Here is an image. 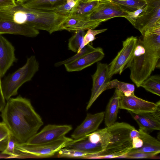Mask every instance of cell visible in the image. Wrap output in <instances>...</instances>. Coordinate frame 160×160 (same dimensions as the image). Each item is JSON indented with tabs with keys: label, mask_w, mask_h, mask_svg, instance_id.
<instances>
[{
	"label": "cell",
	"mask_w": 160,
	"mask_h": 160,
	"mask_svg": "<svg viewBox=\"0 0 160 160\" xmlns=\"http://www.w3.org/2000/svg\"><path fill=\"white\" fill-rule=\"evenodd\" d=\"M1 112L2 122L19 143L26 142L43 124L30 100L20 95L8 100Z\"/></svg>",
	"instance_id": "cell-1"
},
{
	"label": "cell",
	"mask_w": 160,
	"mask_h": 160,
	"mask_svg": "<svg viewBox=\"0 0 160 160\" xmlns=\"http://www.w3.org/2000/svg\"><path fill=\"white\" fill-rule=\"evenodd\" d=\"M160 61V28L138 39L132 57L126 68L130 78L137 87L150 76Z\"/></svg>",
	"instance_id": "cell-2"
},
{
	"label": "cell",
	"mask_w": 160,
	"mask_h": 160,
	"mask_svg": "<svg viewBox=\"0 0 160 160\" xmlns=\"http://www.w3.org/2000/svg\"><path fill=\"white\" fill-rule=\"evenodd\" d=\"M135 128L124 122H116L98 130L103 151L91 154L89 159L122 158L132 149L130 134Z\"/></svg>",
	"instance_id": "cell-3"
},
{
	"label": "cell",
	"mask_w": 160,
	"mask_h": 160,
	"mask_svg": "<svg viewBox=\"0 0 160 160\" xmlns=\"http://www.w3.org/2000/svg\"><path fill=\"white\" fill-rule=\"evenodd\" d=\"M39 64L34 56L28 58L25 64L2 82V89L5 100L16 95L19 88L30 81L39 70Z\"/></svg>",
	"instance_id": "cell-4"
},
{
	"label": "cell",
	"mask_w": 160,
	"mask_h": 160,
	"mask_svg": "<svg viewBox=\"0 0 160 160\" xmlns=\"http://www.w3.org/2000/svg\"><path fill=\"white\" fill-rule=\"evenodd\" d=\"M27 15L26 24L35 29L46 31L50 34L63 30L62 24L67 16L51 10H45L25 7Z\"/></svg>",
	"instance_id": "cell-5"
},
{
	"label": "cell",
	"mask_w": 160,
	"mask_h": 160,
	"mask_svg": "<svg viewBox=\"0 0 160 160\" xmlns=\"http://www.w3.org/2000/svg\"><path fill=\"white\" fill-rule=\"evenodd\" d=\"M73 140L65 136L56 140L46 143L31 144L18 142L15 144V150L18 158H47L53 156Z\"/></svg>",
	"instance_id": "cell-6"
},
{
	"label": "cell",
	"mask_w": 160,
	"mask_h": 160,
	"mask_svg": "<svg viewBox=\"0 0 160 160\" xmlns=\"http://www.w3.org/2000/svg\"><path fill=\"white\" fill-rule=\"evenodd\" d=\"M146 10L137 18L134 27L142 35L147 31L160 27V0H145Z\"/></svg>",
	"instance_id": "cell-7"
},
{
	"label": "cell",
	"mask_w": 160,
	"mask_h": 160,
	"mask_svg": "<svg viewBox=\"0 0 160 160\" xmlns=\"http://www.w3.org/2000/svg\"><path fill=\"white\" fill-rule=\"evenodd\" d=\"M137 37L132 36L122 42V47L116 57L108 65L109 76L111 78L114 74H121L126 69L131 59L138 41Z\"/></svg>",
	"instance_id": "cell-8"
},
{
	"label": "cell",
	"mask_w": 160,
	"mask_h": 160,
	"mask_svg": "<svg viewBox=\"0 0 160 160\" xmlns=\"http://www.w3.org/2000/svg\"><path fill=\"white\" fill-rule=\"evenodd\" d=\"M72 129L70 125L48 124L38 133L30 138L26 142L37 144L52 142L64 136Z\"/></svg>",
	"instance_id": "cell-9"
},
{
	"label": "cell",
	"mask_w": 160,
	"mask_h": 160,
	"mask_svg": "<svg viewBox=\"0 0 160 160\" xmlns=\"http://www.w3.org/2000/svg\"><path fill=\"white\" fill-rule=\"evenodd\" d=\"M92 86L89 100L86 107L88 110L94 102L104 91L106 90L108 83L111 78L109 76L108 65L106 63L99 62L96 70L92 76Z\"/></svg>",
	"instance_id": "cell-10"
},
{
	"label": "cell",
	"mask_w": 160,
	"mask_h": 160,
	"mask_svg": "<svg viewBox=\"0 0 160 160\" xmlns=\"http://www.w3.org/2000/svg\"><path fill=\"white\" fill-rule=\"evenodd\" d=\"M130 11L112 2L99 1L98 6L89 16L92 20L105 22L117 17L125 18Z\"/></svg>",
	"instance_id": "cell-11"
},
{
	"label": "cell",
	"mask_w": 160,
	"mask_h": 160,
	"mask_svg": "<svg viewBox=\"0 0 160 160\" xmlns=\"http://www.w3.org/2000/svg\"><path fill=\"white\" fill-rule=\"evenodd\" d=\"M160 106V100L154 103L139 98L135 95L126 96L122 93L120 98L119 109L135 113L153 112Z\"/></svg>",
	"instance_id": "cell-12"
},
{
	"label": "cell",
	"mask_w": 160,
	"mask_h": 160,
	"mask_svg": "<svg viewBox=\"0 0 160 160\" xmlns=\"http://www.w3.org/2000/svg\"><path fill=\"white\" fill-rule=\"evenodd\" d=\"M128 111L138 123L139 129L147 133L160 130V106L152 112L135 113Z\"/></svg>",
	"instance_id": "cell-13"
},
{
	"label": "cell",
	"mask_w": 160,
	"mask_h": 160,
	"mask_svg": "<svg viewBox=\"0 0 160 160\" xmlns=\"http://www.w3.org/2000/svg\"><path fill=\"white\" fill-rule=\"evenodd\" d=\"M104 112L94 114L88 113L83 122L74 130L71 136L74 140L78 139L96 131L104 117Z\"/></svg>",
	"instance_id": "cell-14"
},
{
	"label": "cell",
	"mask_w": 160,
	"mask_h": 160,
	"mask_svg": "<svg viewBox=\"0 0 160 160\" xmlns=\"http://www.w3.org/2000/svg\"><path fill=\"white\" fill-rule=\"evenodd\" d=\"M104 56L102 49L98 47L77 60L64 65L68 72L79 71L101 61Z\"/></svg>",
	"instance_id": "cell-15"
},
{
	"label": "cell",
	"mask_w": 160,
	"mask_h": 160,
	"mask_svg": "<svg viewBox=\"0 0 160 160\" xmlns=\"http://www.w3.org/2000/svg\"><path fill=\"white\" fill-rule=\"evenodd\" d=\"M9 34L29 37H34L39 31L26 24H20L14 22L0 18V34Z\"/></svg>",
	"instance_id": "cell-16"
},
{
	"label": "cell",
	"mask_w": 160,
	"mask_h": 160,
	"mask_svg": "<svg viewBox=\"0 0 160 160\" xmlns=\"http://www.w3.org/2000/svg\"><path fill=\"white\" fill-rule=\"evenodd\" d=\"M102 22L90 19L88 16L68 15L62 24L63 30L69 32L93 29L98 27Z\"/></svg>",
	"instance_id": "cell-17"
},
{
	"label": "cell",
	"mask_w": 160,
	"mask_h": 160,
	"mask_svg": "<svg viewBox=\"0 0 160 160\" xmlns=\"http://www.w3.org/2000/svg\"><path fill=\"white\" fill-rule=\"evenodd\" d=\"M12 43L0 34V75L2 77L17 59Z\"/></svg>",
	"instance_id": "cell-18"
},
{
	"label": "cell",
	"mask_w": 160,
	"mask_h": 160,
	"mask_svg": "<svg viewBox=\"0 0 160 160\" xmlns=\"http://www.w3.org/2000/svg\"><path fill=\"white\" fill-rule=\"evenodd\" d=\"M64 148L80 151L88 154L98 153L103 151L100 143L92 142L87 136L78 139H73Z\"/></svg>",
	"instance_id": "cell-19"
},
{
	"label": "cell",
	"mask_w": 160,
	"mask_h": 160,
	"mask_svg": "<svg viewBox=\"0 0 160 160\" xmlns=\"http://www.w3.org/2000/svg\"><path fill=\"white\" fill-rule=\"evenodd\" d=\"M122 93L116 89L113 95L107 105L104 117L105 124L107 127L109 126L115 122L119 109L120 98Z\"/></svg>",
	"instance_id": "cell-20"
},
{
	"label": "cell",
	"mask_w": 160,
	"mask_h": 160,
	"mask_svg": "<svg viewBox=\"0 0 160 160\" xmlns=\"http://www.w3.org/2000/svg\"><path fill=\"white\" fill-rule=\"evenodd\" d=\"M67 0H29L23 3L26 7L45 10H52Z\"/></svg>",
	"instance_id": "cell-21"
},
{
	"label": "cell",
	"mask_w": 160,
	"mask_h": 160,
	"mask_svg": "<svg viewBox=\"0 0 160 160\" xmlns=\"http://www.w3.org/2000/svg\"><path fill=\"white\" fill-rule=\"evenodd\" d=\"M77 2L68 15L88 16L99 3V1L84 2L77 0Z\"/></svg>",
	"instance_id": "cell-22"
},
{
	"label": "cell",
	"mask_w": 160,
	"mask_h": 160,
	"mask_svg": "<svg viewBox=\"0 0 160 160\" xmlns=\"http://www.w3.org/2000/svg\"><path fill=\"white\" fill-rule=\"evenodd\" d=\"M115 88L123 95L129 96L134 95L135 86L133 84L122 82L117 79L109 81L107 83L106 90Z\"/></svg>",
	"instance_id": "cell-23"
},
{
	"label": "cell",
	"mask_w": 160,
	"mask_h": 160,
	"mask_svg": "<svg viewBox=\"0 0 160 160\" xmlns=\"http://www.w3.org/2000/svg\"><path fill=\"white\" fill-rule=\"evenodd\" d=\"M140 87L144 88L148 92L160 96V75L150 76L142 82Z\"/></svg>",
	"instance_id": "cell-24"
},
{
	"label": "cell",
	"mask_w": 160,
	"mask_h": 160,
	"mask_svg": "<svg viewBox=\"0 0 160 160\" xmlns=\"http://www.w3.org/2000/svg\"><path fill=\"white\" fill-rule=\"evenodd\" d=\"M85 33V31L82 30L75 31L74 34L68 40V49L75 52H79Z\"/></svg>",
	"instance_id": "cell-25"
},
{
	"label": "cell",
	"mask_w": 160,
	"mask_h": 160,
	"mask_svg": "<svg viewBox=\"0 0 160 160\" xmlns=\"http://www.w3.org/2000/svg\"><path fill=\"white\" fill-rule=\"evenodd\" d=\"M111 2L130 12L144 7L146 4L145 0H112Z\"/></svg>",
	"instance_id": "cell-26"
},
{
	"label": "cell",
	"mask_w": 160,
	"mask_h": 160,
	"mask_svg": "<svg viewBox=\"0 0 160 160\" xmlns=\"http://www.w3.org/2000/svg\"><path fill=\"white\" fill-rule=\"evenodd\" d=\"M18 142L17 139L10 133L8 136L7 146L1 153L7 155L10 158H18V155L15 150V144Z\"/></svg>",
	"instance_id": "cell-27"
},
{
	"label": "cell",
	"mask_w": 160,
	"mask_h": 160,
	"mask_svg": "<svg viewBox=\"0 0 160 160\" xmlns=\"http://www.w3.org/2000/svg\"><path fill=\"white\" fill-rule=\"evenodd\" d=\"M95 49V48L89 43L84 46L79 52H77V53L73 56L64 61L56 63L54 66L56 67H58L71 62L77 60L86 53L94 50Z\"/></svg>",
	"instance_id": "cell-28"
},
{
	"label": "cell",
	"mask_w": 160,
	"mask_h": 160,
	"mask_svg": "<svg viewBox=\"0 0 160 160\" xmlns=\"http://www.w3.org/2000/svg\"><path fill=\"white\" fill-rule=\"evenodd\" d=\"M58 157L59 158H83L87 153L80 151L63 148L58 152Z\"/></svg>",
	"instance_id": "cell-29"
},
{
	"label": "cell",
	"mask_w": 160,
	"mask_h": 160,
	"mask_svg": "<svg viewBox=\"0 0 160 160\" xmlns=\"http://www.w3.org/2000/svg\"><path fill=\"white\" fill-rule=\"evenodd\" d=\"M77 2L76 0H67L64 4L51 11L60 15L68 16L76 5Z\"/></svg>",
	"instance_id": "cell-30"
},
{
	"label": "cell",
	"mask_w": 160,
	"mask_h": 160,
	"mask_svg": "<svg viewBox=\"0 0 160 160\" xmlns=\"http://www.w3.org/2000/svg\"><path fill=\"white\" fill-rule=\"evenodd\" d=\"M138 137L142 141V146H152L160 147L159 141L149 135L148 133L139 129Z\"/></svg>",
	"instance_id": "cell-31"
},
{
	"label": "cell",
	"mask_w": 160,
	"mask_h": 160,
	"mask_svg": "<svg viewBox=\"0 0 160 160\" xmlns=\"http://www.w3.org/2000/svg\"><path fill=\"white\" fill-rule=\"evenodd\" d=\"M107 30V29L98 30H93L92 29H89L88 30L84 37L83 42L80 48V51L86 45L95 40L96 39L95 36L96 35L104 32Z\"/></svg>",
	"instance_id": "cell-32"
},
{
	"label": "cell",
	"mask_w": 160,
	"mask_h": 160,
	"mask_svg": "<svg viewBox=\"0 0 160 160\" xmlns=\"http://www.w3.org/2000/svg\"><path fill=\"white\" fill-rule=\"evenodd\" d=\"M158 152H128L122 158H148L156 156Z\"/></svg>",
	"instance_id": "cell-33"
},
{
	"label": "cell",
	"mask_w": 160,
	"mask_h": 160,
	"mask_svg": "<svg viewBox=\"0 0 160 160\" xmlns=\"http://www.w3.org/2000/svg\"><path fill=\"white\" fill-rule=\"evenodd\" d=\"M147 8L146 5L144 7L138 9L133 11L130 12L125 17L134 26L136 20L140 14L144 11Z\"/></svg>",
	"instance_id": "cell-34"
},
{
	"label": "cell",
	"mask_w": 160,
	"mask_h": 160,
	"mask_svg": "<svg viewBox=\"0 0 160 160\" xmlns=\"http://www.w3.org/2000/svg\"><path fill=\"white\" fill-rule=\"evenodd\" d=\"M10 132L3 122H0V142L7 138Z\"/></svg>",
	"instance_id": "cell-35"
},
{
	"label": "cell",
	"mask_w": 160,
	"mask_h": 160,
	"mask_svg": "<svg viewBox=\"0 0 160 160\" xmlns=\"http://www.w3.org/2000/svg\"><path fill=\"white\" fill-rule=\"evenodd\" d=\"M132 149H136L141 147L143 145L142 140L138 137L133 138L132 139Z\"/></svg>",
	"instance_id": "cell-36"
},
{
	"label": "cell",
	"mask_w": 160,
	"mask_h": 160,
	"mask_svg": "<svg viewBox=\"0 0 160 160\" xmlns=\"http://www.w3.org/2000/svg\"><path fill=\"white\" fill-rule=\"evenodd\" d=\"M15 0H0V8L8 7L14 5Z\"/></svg>",
	"instance_id": "cell-37"
},
{
	"label": "cell",
	"mask_w": 160,
	"mask_h": 160,
	"mask_svg": "<svg viewBox=\"0 0 160 160\" xmlns=\"http://www.w3.org/2000/svg\"><path fill=\"white\" fill-rule=\"evenodd\" d=\"M5 100L4 97L2 89V81L0 78V111L1 112L4 108L5 105Z\"/></svg>",
	"instance_id": "cell-38"
},
{
	"label": "cell",
	"mask_w": 160,
	"mask_h": 160,
	"mask_svg": "<svg viewBox=\"0 0 160 160\" xmlns=\"http://www.w3.org/2000/svg\"><path fill=\"white\" fill-rule=\"evenodd\" d=\"M8 140V138L0 142V152H2L6 148Z\"/></svg>",
	"instance_id": "cell-39"
},
{
	"label": "cell",
	"mask_w": 160,
	"mask_h": 160,
	"mask_svg": "<svg viewBox=\"0 0 160 160\" xmlns=\"http://www.w3.org/2000/svg\"><path fill=\"white\" fill-rule=\"evenodd\" d=\"M79 1L84 2H89L94 1H99L100 0H77Z\"/></svg>",
	"instance_id": "cell-40"
},
{
	"label": "cell",
	"mask_w": 160,
	"mask_h": 160,
	"mask_svg": "<svg viewBox=\"0 0 160 160\" xmlns=\"http://www.w3.org/2000/svg\"><path fill=\"white\" fill-rule=\"evenodd\" d=\"M29 0H17L16 1L17 2H20L21 3H24L25 2L28 1Z\"/></svg>",
	"instance_id": "cell-41"
},
{
	"label": "cell",
	"mask_w": 160,
	"mask_h": 160,
	"mask_svg": "<svg viewBox=\"0 0 160 160\" xmlns=\"http://www.w3.org/2000/svg\"><path fill=\"white\" fill-rule=\"evenodd\" d=\"M112 0H100L99 1L101 2H111ZM121 1H124L126 0H118Z\"/></svg>",
	"instance_id": "cell-42"
},
{
	"label": "cell",
	"mask_w": 160,
	"mask_h": 160,
	"mask_svg": "<svg viewBox=\"0 0 160 160\" xmlns=\"http://www.w3.org/2000/svg\"><path fill=\"white\" fill-rule=\"evenodd\" d=\"M1 78V77L0 75V78Z\"/></svg>",
	"instance_id": "cell-43"
}]
</instances>
